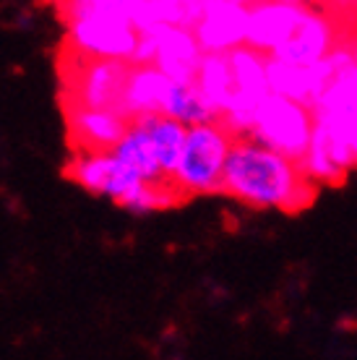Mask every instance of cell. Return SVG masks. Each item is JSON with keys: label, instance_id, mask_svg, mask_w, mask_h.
Listing matches in <instances>:
<instances>
[{"label": "cell", "instance_id": "6da1fadb", "mask_svg": "<svg viewBox=\"0 0 357 360\" xmlns=\"http://www.w3.org/2000/svg\"><path fill=\"white\" fill-rule=\"evenodd\" d=\"M318 183H313L303 162L256 141L253 136H235L224 165L222 193L250 209H274L295 214L311 207Z\"/></svg>", "mask_w": 357, "mask_h": 360}, {"label": "cell", "instance_id": "7402d4cb", "mask_svg": "<svg viewBox=\"0 0 357 360\" xmlns=\"http://www.w3.org/2000/svg\"><path fill=\"white\" fill-rule=\"evenodd\" d=\"M292 3H321V0H292Z\"/></svg>", "mask_w": 357, "mask_h": 360}, {"label": "cell", "instance_id": "30bf717a", "mask_svg": "<svg viewBox=\"0 0 357 360\" xmlns=\"http://www.w3.org/2000/svg\"><path fill=\"white\" fill-rule=\"evenodd\" d=\"M190 29L204 53H230L245 45L248 6L240 0H201L198 18Z\"/></svg>", "mask_w": 357, "mask_h": 360}, {"label": "cell", "instance_id": "ba28073f", "mask_svg": "<svg viewBox=\"0 0 357 360\" xmlns=\"http://www.w3.org/2000/svg\"><path fill=\"white\" fill-rule=\"evenodd\" d=\"M303 167L308 178L318 186H339L355 170V146L347 128L334 126L316 117L313 139L303 154Z\"/></svg>", "mask_w": 357, "mask_h": 360}, {"label": "cell", "instance_id": "ffe728a7", "mask_svg": "<svg viewBox=\"0 0 357 360\" xmlns=\"http://www.w3.org/2000/svg\"><path fill=\"white\" fill-rule=\"evenodd\" d=\"M344 45L349 47V55H352V63H355V71H357V21L355 24H349L347 37H344Z\"/></svg>", "mask_w": 357, "mask_h": 360}, {"label": "cell", "instance_id": "5b68a950", "mask_svg": "<svg viewBox=\"0 0 357 360\" xmlns=\"http://www.w3.org/2000/svg\"><path fill=\"white\" fill-rule=\"evenodd\" d=\"M347 21L323 3H305L303 16L279 50L268 55L292 65H316L326 60L347 37Z\"/></svg>", "mask_w": 357, "mask_h": 360}, {"label": "cell", "instance_id": "7a4b0ae2", "mask_svg": "<svg viewBox=\"0 0 357 360\" xmlns=\"http://www.w3.org/2000/svg\"><path fill=\"white\" fill-rule=\"evenodd\" d=\"M235 144V134L224 120H204L188 126L186 146L172 172V183L186 198L222 193L224 165Z\"/></svg>", "mask_w": 357, "mask_h": 360}, {"label": "cell", "instance_id": "277c9868", "mask_svg": "<svg viewBox=\"0 0 357 360\" xmlns=\"http://www.w3.org/2000/svg\"><path fill=\"white\" fill-rule=\"evenodd\" d=\"M65 29H68V50L73 53L86 58H120L128 63L134 58L141 34L128 16L99 8L79 11L76 16L65 18Z\"/></svg>", "mask_w": 357, "mask_h": 360}, {"label": "cell", "instance_id": "8992f818", "mask_svg": "<svg viewBox=\"0 0 357 360\" xmlns=\"http://www.w3.org/2000/svg\"><path fill=\"white\" fill-rule=\"evenodd\" d=\"M230 65H233V97L219 120H224L235 136H242L248 134L261 102L271 94L268 55L250 45H240L230 50Z\"/></svg>", "mask_w": 357, "mask_h": 360}, {"label": "cell", "instance_id": "52a82bcc", "mask_svg": "<svg viewBox=\"0 0 357 360\" xmlns=\"http://www.w3.org/2000/svg\"><path fill=\"white\" fill-rule=\"evenodd\" d=\"M73 63L71 76L63 82L68 91V102H79L86 108L99 110H115L120 112V102H123V86L131 71L128 60L120 58H86L71 50ZM123 115V112H120Z\"/></svg>", "mask_w": 357, "mask_h": 360}, {"label": "cell", "instance_id": "d6986e66", "mask_svg": "<svg viewBox=\"0 0 357 360\" xmlns=\"http://www.w3.org/2000/svg\"><path fill=\"white\" fill-rule=\"evenodd\" d=\"M323 6H329L337 16H342L344 21L349 24H355L357 21V0H321Z\"/></svg>", "mask_w": 357, "mask_h": 360}, {"label": "cell", "instance_id": "9c48e42d", "mask_svg": "<svg viewBox=\"0 0 357 360\" xmlns=\"http://www.w3.org/2000/svg\"><path fill=\"white\" fill-rule=\"evenodd\" d=\"M63 112L73 152H112L131 126V120L115 110L86 108L68 99H63Z\"/></svg>", "mask_w": 357, "mask_h": 360}, {"label": "cell", "instance_id": "7c38bea8", "mask_svg": "<svg viewBox=\"0 0 357 360\" xmlns=\"http://www.w3.org/2000/svg\"><path fill=\"white\" fill-rule=\"evenodd\" d=\"M154 39H157V53L152 65L167 73L172 82H193L198 63L204 58L193 29L183 24H164L154 29Z\"/></svg>", "mask_w": 357, "mask_h": 360}, {"label": "cell", "instance_id": "44dd1931", "mask_svg": "<svg viewBox=\"0 0 357 360\" xmlns=\"http://www.w3.org/2000/svg\"><path fill=\"white\" fill-rule=\"evenodd\" d=\"M352 146H355V170H357V123L352 126Z\"/></svg>", "mask_w": 357, "mask_h": 360}, {"label": "cell", "instance_id": "603a6c76", "mask_svg": "<svg viewBox=\"0 0 357 360\" xmlns=\"http://www.w3.org/2000/svg\"><path fill=\"white\" fill-rule=\"evenodd\" d=\"M253 3H256V0H253Z\"/></svg>", "mask_w": 357, "mask_h": 360}, {"label": "cell", "instance_id": "e0dca14e", "mask_svg": "<svg viewBox=\"0 0 357 360\" xmlns=\"http://www.w3.org/2000/svg\"><path fill=\"white\" fill-rule=\"evenodd\" d=\"M196 86L204 94V99L212 105L216 117L230 105L233 97V65H230V53H204L196 71Z\"/></svg>", "mask_w": 357, "mask_h": 360}, {"label": "cell", "instance_id": "9a60e30c", "mask_svg": "<svg viewBox=\"0 0 357 360\" xmlns=\"http://www.w3.org/2000/svg\"><path fill=\"white\" fill-rule=\"evenodd\" d=\"M141 120L146 131H149V139H152L154 154L160 160L162 172L172 180V172L178 167V160L183 154V146H186V136H188V126L180 123L178 117H170L164 112H154V115H141L136 117Z\"/></svg>", "mask_w": 357, "mask_h": 360}, {"label": "cell", "instance_id": "3957f363", "mask_svg": "<svg viewBox=\"0 0 357 360\" xmlns=\"http://www.w3.org/2000/svg\"><path fill=\"white\" fill-rule=\"evenodd\" d=\"M313 128H316V112L308 102L271 91L256 110L248 136L287 157L303 160L313 139Z\"/></svg>", "mask_w": 357, "mask_h": 360}, {"label": "cell", "instance_id": "4fadbf2b", "mask_svg": "<svg viewBox=\"0 0 357 360\" xmlns=\"http://www.w3.org/2000/svg\"><path fill=\"white\" fill-rule=\"evenodd\" d=\"M170 84H172V79L167 73H162L157 65L131 63V71H128V79H125V86H123L120 112H123L128 120L162 112V105H164V97H167Z\"/></svg>", "mask_w": 357, "mask_h": 360}, {"label": "cell", "instance_id": "5bb4252c", "mask_svg": "<svg viewBox=\"0 0 357 360\" xmlns=\"http://www.w3.org/2000/svg\"><path fill=\"white\" fill-rule=\"evenodd\" d=\"M117 160L134 170L138 178L143 180H167V175L162 172L160 160L154 154L152 139H149V131L141 120H131V126L125 131V136L117 141V146L112 149Z\"/></svg>", "mask_w": 357, "mask_h": 360}, {"label": "cell", "instance_id": "8fae6325", "mask_svg": "<svg viewBox=\"0 0 357 360\" xmlns=\"http://www.w3.org/2000/svg\"><path fill=\"white\" fill-rule=\"evenodd\" d=\"M305 3L292 0H256L248 6V34L245 45L271 55L287 42L297 21L303 16Z\"/></svg>", "mask_w": 357, "mask_h": 360}, {"label": "cell", "instance_id": "2e32d148", "mask_svg": "<svg viewBox=\"0 0 357 360\" xmlns=\"http://www.w3.org/2000/svg\"><path fill=\"white\" fill-rule=\"evenodd\" d=\"M117 157L112 152H73L65 175L89 193L108 196L110 186L117 175Z\"/></svg>", "mask_w": 357, "mask_h": 360}, {"label": "cell", "instance_id": "ac0fdd59", "mask_svg": "<svg viewBox=\"0 0 357 360\" xmlns=\"http://www.w3.org/2000/svg\"><path fill=\"white\" fill-rule=\"evenodd\" d=\"M162 112L170 117H178L186 126H196L204 120H214L216 112L212 105L204 99V94L198 91L196 82H172L162 105Z\"/></svg>", "mask_w": 357, "mask_h": 360}]
</instances>
